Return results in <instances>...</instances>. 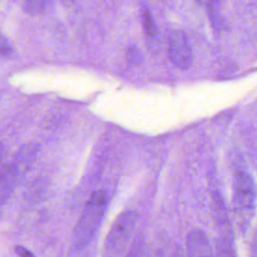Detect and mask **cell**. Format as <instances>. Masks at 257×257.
Instances as JSON below:
<instances>
[{"label":"cell","instance_id":"obj_1","mask_svg":"<svg viewBox=\"0 0 257 257\" xmlns=\"http://www.w3.org/2000/svg\"><path fill=\"white\" fill-rule=\"evenodd\" d=\"M107 207V195L103 191H94L87 199L75 225L72 242L77 250L85 248L94 238Z\"/></svg>","mask_w":257,"mask_h":257},{"label":"cell","instance_id":"obj_2","mask_svg":"<svg viewBox=\"0 0 257 257\" xmlns=\"http://www.w3.org/2000/svg\"><path fill=\"white\" fill-rule=\"evenodd\" d=\"M139 219L136 211H124L114 220L105 240L103 257H121L128 246Z\"/></svg>","mask_w":257,"mask_h":257},{"label":"cell","instance_id":"obj_3","mask_svg":"<svg viewBox=\"0 0 257 257\" xmlns=\"http://www.w3.org/2000/svg\"><path fill=\"white\" fill-rule=\"evenodd\" d=\"M233 202L240 221H250L256 206L255 184L247 170L236 169L233 177Z\"/></svg>","mask_w":257,"mask_h":257},{"label":"cell","instance_id":"obj_4","mask_svg":"<svg viewBox=\"0 0 257 257\" xmlns=\"http://www.w3.org/2000/svg\"><path fill=\"white\" fill-rule=\"evenodd\" d=\"M168 53L172 63L181 68L187 69L191 66L193 61V54L190 44L181 31H174L169 37Z\"/></svg>","mask_w":257,"mask_h":257},{"label":"cell","instance_id":"obj_5","mask_svg":"<svg viewBox=\"0 0 257 257\" xmlns=\"http://www.w3.org/2000/svg\"><path fill=\"white\" fill-rule=\"evenodd\" d=\"M186 257H215L209 239L200 229L191 230L186 237Z\"/></svg>","mask_w":257,"mask_h":257},{"label":"cell","instance_id":"obj_6","mask_svg":"<svg viewBox=\"0 0 257 257\" xmlns=\"http://www.w3.org/2000/svg\"><path fill=\"white\" fill-rule=\"evenodd\" d=\"M215 257H237L233 246L232 235L225 232L221 235L216 244V255Z\"/></svg>","mask_w":257,"mask_h":257},{"label":"cell","instance_id":"obj_7","mask_svg":"<svg viewBox=\"0 0 257 257\" xmlns=\"http://www.w3.org/2000/svg\"><path fill=\"white\" fill-rule=\"evenodd\" d=\"M49 6V0H24V11L32 16L43 13Z\"/></svg>","mask_w":257,"mask_h":257},{"label":"cell","instance_id":"obj_8","mask_svg":"<svg viewBox=\"0 0 257 257\" xmlns=\"http://www.w3.org/2000/svg\"><path fill=\"white\" fill-rule=\"evenodd\" d=\"M143 25L146 34L149 37H154L157 34V26L151 13L145 9L143 12Z\"/></svg>","mask_w":257,"mask_h":257},{"label":"cell","instance_id":"obj_9","mask_svg":"<svg viewBox=\"0 0 257 257\" xmlns=\"http://www.w3.org/2000/svg\"><path fill=\"white\" fill-rule=\"evenodd\" d=\"M125 257H146L145 244L141 236H138L136 238Z\"/></svg>","mask_w":257,"mask_h":257},{"label":"cell","instance_id":"obj_10","mask_svg":"<svg viewBox=\"0 0 257 257\" xmlns=\"http://www.w3.org/2000/svg\"><path fill=\"white\" fill-rule=\"evenodd\" d=\"M126 58L133 64H140L143 60L142 52L137 46H130L126 50Z\"/></svg>","mask_w":257,"mask_h":257},{"label":"cell","instance_id":"obj_11","mask_svg":"<svg viewBox=\"0 0 257 257\" xmlns=\"http://www.w3.org/2000/svg\"><path fill=\"white\" fill-rule=\"evenodd\" d=\"M146 257H167L165 246L161 244L153 245V247L148 251Z\"/></svg>","mask_w":257,"mask_h":257},{"label":"cell","instance_id":"obj_12","mask_svg":"<svg viewBox=\"0 0 257 257\" xmlns=\"http://www.w3.org/2000/svg\"><path fill=\"white\" fill-rule=\"evenodd\" d=\"M12 52V46L8 42L5 36L0 33V55L7 56Z\"/></svg>","mask_w":257,"mask_h":257},{"label":"cell","instance_id":"obj_13","mask_svg":"<svg viewBox=\"0 0 257 257\" xmlns=\"http://www.w3.org/2000/svg\"><path fill=\"white\" fill-rule=\"evenodd\" d=\"M15 252L18 257H35L32 252H30L29 250H27L22 246H17L15 248Z\"/></svg>","mask_w":257,"mask_h":257},{"label":"cell","instance_id":"obj_14","mask_svg":"<svg viewBox=\"0 0 257 257\" xmlns=\"http://www.w3.org/2000/svg\"><path fill=\"white\" fill-rule=\"evenodd\" d=\"M172 257H186L185 254L183 253V250L180 249V248H177L174 253L172 254Z\"/></svg>","mask_w":257,"mask_h":257},{"label":"cell","instance_id":"obj_15","mask_svg":"<svg viewBox=\"0 0 257 257\" xmlns=\"http://www.w3.org/2000/svg\"><path fill=\"white\" fill-rule=\"evenodd\" d=\"M3 152H4V149H3V147H2V145L0 144V160H1V158H2V156H3Z\"/></svg>","mask_w":257,"mask_h":257}]
</instances>
